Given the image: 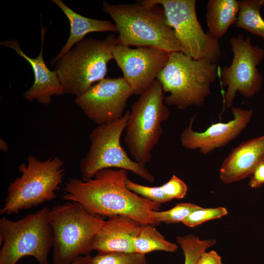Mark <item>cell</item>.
<instances>
[{
  "mask_svg": "<svg viewBox=\"0 0 264 264\" xmlns=\"http://www.w3.org/2000/svg\"><path fill=\"white\" fill-rule=\"evenodd\" d=\"M90 257V255L82 256L79 257L71 264H86Z\"/></svg>",
  "mask_w": 264,
  "mask_h": 264,
  "instance_id": "30",
  "label": "cell"
},
{
  "mask_svg": "<svg viewBox=\"0 0 264 264\" xmlns=\"http://www.w3.org/2000/svg\"><path fill=\"white\" fill-rule=\"evenodd\" d=\"M86 264H147L145 255L134 253H98Z\"/></svg>",
  "mask_w": 264,
  "mask_h": 264,
  "instance_id": "24",
  "label": "cell"
},
{
  "mask_svg": "<svg viewBox=\"0 0 264 264\" xmlns=\"http://www.w3.org/2000/svg\"><path fill=\"white\" fill-rule=\"evenodd\" d=\"M46 28L42 24V43L39 55L32 58L27 56L21 48L17 40L11 38L0 42V44L11 48L18 55L25 59L31 66L34 76V82L30 88L23 94L24 99L29 101L36 100L39 103L48 105L52 101L51 97L64 93L63 87L57 72L50 70L43 58V45Z\"/></svg>",
  "mask_w": 264,
  "mask_h": 264,
  "instance_id": "15",
  "label": "cell"
},
{
  "mask_svg": "<svg viewBox=\"0 0 264 264\" xmlns=\"http://www.w3.org/2000/svg\"><path fill=\"white\" fill-rule=\"evenodd\" d=\"M233 119L228 122L212 124L202 132L195 131V116L180 134L182 146L189 150L198 149L207 154L217 148L223 147L235 139L250 122L253 110L232 107Z\"/></svg>",
  "mask_w": 264,
  "mask_h": 264,
  "instance_id": "14",
  "label": "cell"
},
{
  "mask_svg": "<svg viewBox=\"0 0 264 264\" xmlns=\"http://www.w3.org/2000/svg\"><path fill=\"white\" fill-rule=\"evenodd\" d=\"M64 164L58 156L42 161L29 155L27 164L18 167L21 176L8 186L0 214H17L54 199L65 176Z\"/></svg>",
  "mask_w": 264,
  "mask_h": 264,
  "instance_id": "6",
  "label": "cell"
},
{
  "mask_svg": "<svg viewBox=\"0 0 264 264\" xmlns=\"http://www.w3.org/2000/svg\"><path fill=\"white\" fill-rule=\"evenodd\" d=\"M130 113L128 110L119 119L97 125L92 130L89 149L80 163L82 179L92 178L101 170L114 168L132 172L150 182L154 181L145 165L132 160L121 146V137L126 129Z\"/></svg>",
  "mask_w": 264,
  "mask_h": 264,
  "instance_id": "9",
  "label": "cell"
},
{
  "mask_svg": "<svg viewBox=\"0 0 264 264\" xmlns=\"http://www.w3.org/2000/svg\"><path fill=\"white\" fill-rule=\"evenodd\" d=\"M164 94L160 83L155 79L130 110L125 143L134 160L145 165L151 160L152 151L162 135V123L170 117Z\"/></svg>",
  "mask_w": 264,
  "mask_h": 264,
  "instance_id": "7",
  "label": "cell"
},
{
  "mask_svg": "<svg viewBox=\"0 0 264 264\" xmlns=\"http://www.w3.org/2000/svg\"><path fill=\"white\" fill-rule=\"evenodd\" d=\"M240 8L237 0H209L206 13L208 31L219 39L222 38L236 23Z\"/></svg>",
  "mask_w": 264,
  "mask_h": 264,
  "instance_id": "19",
  "label": "cell"
},
{
  "mask_svg": "<svg viewBox=\"0 0 264 264\" xmlns=\"http://www.w3.org/2000/svg\"><path fill=\"white\" fill-rule=\"evenodd\" d=\"M240 8L235 26L243 29L264 41V20L260 13L264 0L240 1Z\"/></svg>",
  "mask_w": 264,
  "mask_h": 264,
  "instance_id": "21",
  "label": "cell"
},
{
  "mask_svg": "<svg viewBox=\"0 0 264 264\" xmlns=\"http://www.w3.org/2000/svg\"><path fill=\"white\" fill-rule=\"evenodd\" d=\"M63 12L69 21L70 34L68 38L58 54L50 61V65L56 62L75 44L84 39L88 33L95 32H111L118 33L115 24L110 21L101 20L83 16L75 12L61 0H52Z\"/></svg>",
  "mask_w": 264,
  "mask_h": 264,
  "instance_id": "18",
  "label": "cell"
},
{
  "mask_svg": "<svg viewBox=\"0 0 264 264\" xmlns=\"http://www.w3.org/2000/svg\"><path fill=\"white\" fill-rule=\"evenodd\" d=\"M133 244L135 252L144 255L155 251L174 252L178 248L176 243L166 240L155 226L151 224L141 225Z\"/></svg>",
  "mask_w": 264,
  "mask_h": 264,
  "instance_id": "20",
  "label": "cell"
},
{
  "mask_svg": "<svg viewBox=\"0 0 264 264\" xmlns=\"http://www.w3.org/2000/svg\"><path fill=\"white\" fill-rule=\"evenodd\" d=\"M176 242L183 251L184 264H197L202 253L216 243L215 239L201 240L192 234L178 236Z\"/></svg>",
  "mask_w": 264,
  "mask_h": 264,
  "instance_id": "22",
  "label": "cell"
},
{
  "mask_svg": "<svg viewBox=\"0 0 264 264\" xmlns=\"http://www.w3.org/2000/svg\"><path fill=\"white\" fill-rule=\"evenodd\" d=\"M167 197L171 200L173 199H181L187 194L188 187L181 179L176 175L161 186Z\"/></svg>",
  "mask_w": 264,
  "mask_h": 264,
  "instance_id": "27",
  "label": "cell"
},
{
  "mask_svg": "<svg viewBox=\"0 0 264 264\" xmlns=\"http://www.w3.org/2000/svg\"><path fill=\"white\" fill-rule=\"evenodd\" d=\"M161 49L151 47L129 46L116 44L113 59L121 70L133 94L140 95L155 80L167 63L169 56Z\"/></svg>",
  "mask_w": 264,
  "mask_h": 264,
  "instance_id": "13",
  "label": "cell"
},
{
  "mask_svg": "<svg viewBox=\"0 0 264 264\" xmlns=\"http://www.w3.org/2000/svg\"><path fill=\"white\" fill-rule=\"evenodd\" d=\"M116 38L110 34L103 40L84 39L56 62L54 70L65 94L79 96L105 78Z\"/></svg>",
  "mask_w": 264,
  "mask_h": 264,
  "instance_id": "5",
  "label": "cell"
},
{
  "mask_svg": "<svg viewBox=\"0 0 264 264\" xmlns=\"http://www.w3.org/2000/svg\"><path fill=\"white\" fill-rule=\"evenodd\" d=\"M0 148L2 151L4 152H7L8 150V146L7 143L2 139L0 140Z\"/></svg>",
  "mask_w": 264,
  "mask_h": 264,
  "instance_id": "31",
  "label": "cell"
},
{
  "mask_svg": "<svg viewBox=\"0 0 264 264\" xmlns=\"http://www.w3.org/2000/svg\"><path fill=\"white\" fill-rule=\"evenodd\" d=\"M103 10L116 26L119 34L116 44L154 47L169 53L181 52L161 6L147 5L140 0L118 4L103 1Z\"/></svg>",
  "mask_w": 264,
  "mask_h": 264,
  "instance_id": "2",
  "label": "cell"
},
{
  "mask_svg": "<svg viewBox=\"0 0 264 264\" xmlns=\"http://www.w3.org/2000/svg\"><path fill=\"white\" fill-rule=\"evenodd\" d=\"M264 162V134L240 143L224 159L220 176L226 184L243 180L251 176Z\"/></svg>",
  "mask_w": 264,
  "mask_h": 264,
  "instance_id": "16",
  "label": "cell"
},
{
  "mask_svg": "<svg viewBox=\"0 0 264 264\" xmlns=\"http://www.w3.org/2000/svg\"><path fill=\"white\" fill-rule=\"evenodd\" d=\"M229 43L233 59L230 66H224L220 73L222 84L227 88L224 96L227 108L231 107L238 92L247 98L261 90L263 77L257 67L264 58V50L253 45L249 36H233Z\"/></svg>",
  "mask_w": 264,
  "mask_h": 264,
  "instance_id": "11",
  "label": "cell"
},
{
  "mask_svg": "<svg viewBox=\"0 0 264 264\" xmlns=\"http://www.w3.org/2000/svg\"><path fill=\"white\" fill-rule=\"evenodd\" d=\"M133 94L123 77L106 78L76 97L75 103L88 118L101 125L121 118L127 101Z\"/></svg>",
  "mask_w": 264,
  "mask_h": 264,
  "instance_id": "12",
  "label": "cell"
},
{
  "mask_svg": "<svg viewBox=\"0 0 264 264\" xmlns=\"http://www.w3.org/2000/svg\"><path fill=\"white\" fill-rule=\"evenodd\" d=\"M50 209L44 207L17 220L3 216L0 220V264H16L25 256L39 264H49L53 239L49 222Z\"/></svg>",
  "mask_w": 264,
  "mask_h": 264,
  "instance_id": "8",
  "label": "cell"
},
{
  "mask_svg": "<svg viewBox=\"0 0 264 264\" xmlns=\"http://www.w3.org/2000/svg\"><path fill=\"white\" fill-rule=\"evenodd\" d=\"M197 264H222L220 256L214 250L204 252Z\"/></svg>",
  "mask_w": 264,
  "mask_h": 264,
  "instance_id": "29",
  "label": "cell"
},
{
  "mask_svg": "<svg viewBox=\"0 0 264 264\" xmlns=\"http://www.w3.org/2000/svg\"><path fill=\"white\" fill-rule=\"evenodd\" d=\"M149 5H159L174 30L181 52L196 60L216 63L221 54L219 39L205 32L198 20L196 0H142Z\"/></svg>",
  "mask_w": 264,
  "mask_h": 264,
  "instance_id": "10",
  "label": "cell"
},
{
  "mask_svg": "<svg viewBox=\"0 0 264 264\" xmlns=\"http://www.w3.org/2000/svg\"><path fill=\"white\" fill-rule=\"evenodd\" d=\"M201 207L194 203L182 202L176 204L169 210L163 211L151 210L149 214L159 223L172 224L182 222L192 212Z\"/></svg>",
  "mask_w": 264,
  "mask_h": 264,
  "instance_id": "23",
  "label": "cell"
},
{
  "mask_svg": "<svg viewBox=\"0 0 264 264\" xmlns=\"http://www.w3.org/2000/svg\"><path fill=\"white\" fill-rule=\"evenodd\" d=\"M141 225L123 215L109 217L93 239L92 250L98 253H134L133 241Z\"/></svg>",
  "mask_w": 264,
  "mask_h": 264,
  "instance_id": "17",
  "label": "cell"
},
{
  "mask_svg": "<svg viewBox=\"0 0 264 264\" xmlns=\"http://www.w3.org/2000/svg\"><path fill=\"white\" fill-rule=\"evenodd\" d=\"M227 214V209L223 207L209 208L201 207L192 212L182 222L189 227H194L206 221L220 219Z\"/></svg>",
  "mask_w": 264,
  "mask_h": 264,
  "instance_id": "25",
  "label": "cell"
},
{
  "mask_svg": "<svg viewBox=\"0 0 264 264\" xmlns=\"http://www.w3.org/2000/svg\"><path fill=\"white\" fill-rule=\"evenodd\" d=\"M252 175V177L249 182L251 187L259 188L264 184V162L256 167Z\"/></svg>",
  "mask_w": 264,
  "mask_h": 264,
  "instance_id": "28",
  "label": "cell"
},
{
  "mask_svg": "<svg viewBox=\"0 0 264 264\" xmlns=\"http://www.w3.org/2000/svg\"><path fill=\"white\" fill-rule=\"evenodd\" d=\"M128 173L122 169H105L88 180L70 178L65 183L63 198L79 203L93 215L108 218L123 215L141 225H159L149 212L158 210L161 204L129 190L126 185Z\"/></svg>",
  "mask_w": 264,
  "mask_h": 264,
  "instance_id": "1",
  "label": "cell"
},
{
  "mask_svg": "<svg viewBox=\"0 0 264 264\" xmlns=\"http://www.w3.org/2000/svg\"><path fill=\"white\" fill-rule=\"evenodd\" d=\"M126 185L131 191L150 201L161 204L171 200L165 195L161 186H145L133 182L129 178L126 180Z\"/></svg>",
  "mask_w": 264,
  "mask_h": 264,
  "instance_id": "26",
  "label": "cell"
},
{
  "mask_svg": "<svg viewBox=\"0 0 264 264\" xmlns=\"http://www.w3.org/2000/svg\"><path fill=\"white\" fill-rule=\"evenodd\" d=\"M105 221L102 217L89 213L74 201L50 209L53 264H71L81 256L89 255L93 239Z\"/></svg>",
  "mask_w": 264,
  "mask_h": 264,
  "instance_id": "4",
  "label": "cell"
},
{
  "mask_svg": "<svg viewBox=\"0 0 264 264\" xmlns=\"http://www.w3.org/2000/svg\"><path fill=\"white\" fill-rule=\"evenodd\" d=\"M217 71L216 63L194 59L180 51L170 53L156 77L164 93H169L165 104L180 110L201 106L210 93Z\"/></svg>",
  "mask_w": 264,
  "mask_h": 264,
  "instance_id": "3",
  "label": "cell"
}]
</instances>
